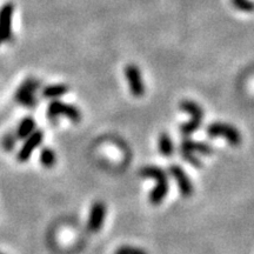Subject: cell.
<instances>
[{
    "mask_svg": "<svg viewBox=\"0 0 254 254\" xmlns=\"http://www.w3.org/2000/svg\"><path fill=\"white\" fill-rule=\"evenodd\" d=\"M139 175L145 179H153L155 181L154 188L148 194V200L152 205L161 204L169 191L167 172L160 166L147 165L140 169Z\"/></svg>",
    "mask_w": 254,
    "mask_h": 254,
    "instance_id": "6da1fadb",
    "label": "cell"
},
{
    "mask_svg": "<svg viewBox=\"0 0 254 254\" xmlns=\"http://www.w3.org/2000/svg\"><path fill=\"white\" fill-rule=\"evenodd\" d=\"M180 110L182 112L187 113L191 115V120L184 122L180 125L179 130L184 137H190L196 131H198L202 125V119H204V110L194 100H182L180 103Z\"/></svg>",
    "mask_w": 254,
    "mask_h": 254,
    "instance_id": "7a4b0ae2",
    "label": "cell"
},
{
    "mask_svg": "<svg viewBox=\"0 0 254 254\" xmlns=\"http://www.w3.org/2000/svg\"><path fill=\"white\" fill-rule=\"evenodd\" d=\"M40 88V82L35 78L31 77L25 79L20 84L14 94V100L18 105L25 109H34L38 105L37 92Z\"/></svg>",
    "mask_w": 254,
    "mask_h": 254,
    "instance_id": "3957f363",
    "label": "cell"
},
{
    "mask_svg": "<svg viewBox=\"0 0 254 254\" xmlns=\"http://www.w3.org/2000/svg\"><path fill=\"white\" fill-rule=\"evenodd\" d=\"M46 116L53 124L58 121L59 118H62V116L67 118L68 120L74 122V124H77V122L82 120V112H80V110L77 106L64 103L61 100L53 99L49 104V106H47Z\"/></svg>",
    "mask_w": 254,
    "mask_h": 254,
    "instance_id": "277c9868",
    "label": "cell"
},
{
    "mask_svg": "<svg viewBox=\"0 0 254 254\" xmlns=\"http://www.w3.org/2000/svg\"><path fill=\"white\" fill-rule=\"evenodd\" d=\"M206 134L210 138H224L231 146L237 147L243 142V136L237 127L226 122L214 121L206 128Z\"/></svg>",
    "mask_w": 254,
    "mask_h": 254,
    "instance_id": "5b68a950",
    "label": "cell"
},
{
    "mask_svg": "<svg viewBox=\"0 0 254 254\" xmlns=\"http://www.w3.org/2000/svg\"><path fill=\"white\" fill-rule=\"evenodd\" d=\"M14 5L12 2H6L0 7V46L8 43L13 38L12 22H13Z\"/></svg>",
    "mask_w": 254,
    "mask_h": 254,
    "instance_id": "8992f818",
    "label": "cell"
},
{
    "mask_svg": "<svg viewBox=\"0 0 254 254\" xmlns=\"http://www.w3.org/2000/svg\"><path fill=\"white\" fill-rule=\"evenodd\" d=\"M125 78H126L128 88L133 97L141 98L145 94L146 87L139 67L134 64H128L125 67Z\"/></svg>",
    "mask_w": 254,
    "mask_h": 254,
    "instance_id": "52a82bcc",
    "label": "cell"
},
{
    "mask_svg": "<svg viewBox=\"0 0 254 254\" xmlns=\"http://www.w3.org/2000/svg\"><path fill=\"white\" fill-rule=\"evenodd\" d=\"M169 173L171 174V177L174 179L179 192H180L182 197L188 198V197L192 196L194 192L193 182L181 166L177 165V164H173V165L169 167Z\"/></svg>",
    "mask_w": 254,
    "mask_h": 254,
    "instance_id": "ba28073f",
    "label": "cell"
},
{
    "mask_svg": "<svg viewBox=\"0 0 254 254\" xmlns=\"http://www.w3.org/2000/svg\"><path fill=\"white\" fill-rule=\"evenodd\" d=\"M24 144L17 154V159L19 163H26L32 157L35 148L41 145L44 140V132L41 130H35L33 133L29 134L26 139H24Z\"/></svg>",
    "mask_w": 254,
    "mask_h": 254,
    "instance_id": "9c48e42d",
    "label": "cell"
},
{
    "mask_svg": "<svg viewBox=\"0 0 254 254\" xmlns=\"http://www.w3.org/2000/svg\"><path fill=\"white\" fill-rule=\"evenodd\" d=\"M107 208L103 201H94L91 206L87 220V228L89 232H99L106 219Z\"/></svg>",
    "mask_w": 254,
    "mask_h": 254,
    "instance_id": "30bf717a",
    "label": "cell"
},
{
    "mask_svg": "<svg viewBox=\"0 0 254 254\" xmlns=\"http://www.w3.org/2000/svg\"><path fill=\"white\" fill-rule=\"evenodd\" d=\"M179 149H185V151L193 152V153L201 155H211L214 153V148L211 144L205 141H197V140L188 138V137H185L182 139Z\"/></svg>",
    "mask_w": 254,
    "mask_h": 254,
    "instance_id": "8fae6325",
    "label": "cell"
},
{
    "mask_svg": "<svg viewBox=\"0 0 254 254\" xmlns=\"http://www.w3.org/2000/svg\"><path fill=\"white\" fill-rule=\"evenodd\" d=\"M70 91V87L66 84H52V85L45 86L41 91V95L46 99H59L62 95L68 93Z\"/></svg>",
    "mask_w": 254,
    "mask_h": 254,
    "instance_id": "7c38bea8",
    "label": "cell"
},
{
    "mask_svg": "<svg viewBox=\"0 0 254 254\" xmlns=\"http://www.w3.org/2000/svg\"><path fill=\"white\" fill-rule=\"evenodd\" d=\"M158 149L163 157H172L174 154V142L167 132H163L158 137Z\"/></svg>",
    "mask_w": 254,
    "mask_h": 254,
    "instance_id": "4fadbf2b",
    "label": "cell"
},
{
    "mask_svg": "<svg viewBox=\"0 0 254 254\" xmlns=\"http://www.w3.org/2000/svg\"><path fill=\"white\" fill-rule=\"evenodd\" d=\"M35 131V120L32 116H25L18 125L16 134L18 139H26Z\"/></svg>",
    "mask_w": 254,
    "mask_h": 254,
    "instance_id": "5bb4252c",
    "label": "cell"
},
{
    "mask_svg": "<svg viewBox=\"0 0 254 254\" xmlns=\"http://www.w3.org/2000/svg\"><path fill=\"white\" fill-rule=\"evenodd\" d=\"M39 159H40V164L46 169H51V167L55 166L56 157L55 151L50 147H44L41 148L40 155H39Z\"/></svg>",
    "mask_w": 254,
    "mask_h": 254,
    "instance_id": "9a60e30c",
    "label": "cell"
},
{
    "mask_svg": "<svg viewBox=\"0 0 254 254\" xmlns=\"http://www.w3.org/2000/svg\"><path fill=\"white\" fill-rule=\"evenodd\" d=\"M17 140H18V137L16 134V131H10V132H7L4 137H2L1 139L2 148H4L6 152H12L14 149V147H16Z\"/></svg>",
    "mask_w": 254,
    "mask_h": 254,
    "instance_id": "2e32d148",
    "label": "cell"
},
{
    "mask_svg": "<svg viewBox=\"0 0 254 254\" xmlns=\"http://www.w3.org/2000/svg\"><path fill=\"white\" fill-rule=\"evenodd\" d=\"M179 152H180V155L182 157V159L186 161V163L190 164L191 166L197 167V169L202 167L201 160L199 159L198 155H197L196 153H193V152L185 151V149H179Z\"/></svg>",
    "mask_w": 254,
    "mask_h": 254,
    "instance_id": "e0dca14e",
    "label": "cell"
},
{
    "mask_svg": "<svg viewBox=\"0 0 254 254\" xmlns=\"http://www.w3.org/2000/svg\"><path fill=\"white\" fill-rule=\"evenodd\" d=\"M232 5L239 11L246 12V13H251L254 12V2L251 0H231Z\"/></svg>",
    "mask_w": 254,
    "mask_h": 254,
    "instance_id": "ac0fdd59",
    "label": "cell"
},
{
    "mask_svg": "<svg viewBox=\"0 0 254 254\" xmlns=\"http://www.w3.org/2000/svg\"><path fill=\"white\" fill-rule=\"evenodd\" d=\"M114 254H147V252H146L145 250L139 249V247L125 245V246L119 247V249L115 251Z\"/></svg>",
    "mask_w": 254,
    "mask_h": 254,
    "instance_id": "d6986e66",
    "label": "cell"
},
{
    "mask_svg": "<svg viewBox=\"0 0 254 254\" xmlns=\"http://www.w3.org/2000/svg\"><path fill=\"white\" fill-rule=\"evenodd\" d=\"M0 254H4V253H1V252H0Z\"/></svg>",
    "mask_w": 254,
    "mask_h": 254,
    "instance_id": "ffe728a7",
    "label": "cell"
}]
</instances>
